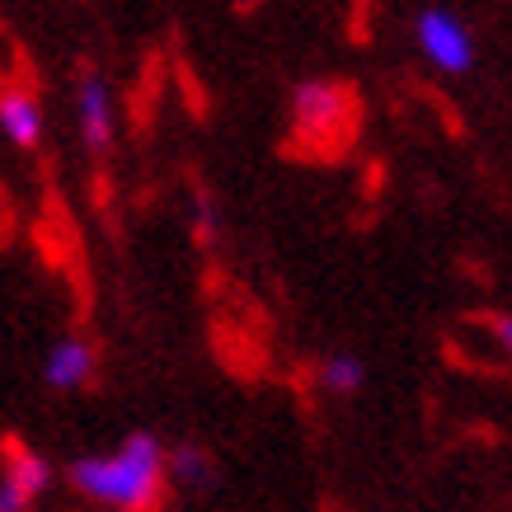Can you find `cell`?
Returning a JSON list of instances; mask_svg holds the SVG:
<instances>
[{"label": "cell", "mask_w": 512, "mask_h": 512, "mask_svg": "<svg viewBox=\"0 0 512 512\" xmlns=\"http://www.w3.org/2000/svg\"><path fill=\"white\" fill-rule=\"evenodd\" d=\"M71 484L113 512H156L165 494V451L151 433H132L109 456H80Z\"/></svg>", "instance_id": "obj_1"}, {"label": "cell", "mask_w": 512, "mask_h": 512, "mask_svg": "<svg viewBox=\"0 0 512 512\" xmlns=\"http://www.w3.org/2000/svg\"><path fill=\"white\" fill-rule=\"evenodd\" d=\"M357 123V99L339 80H306L292 94V137L306 151H343Z\"/></svg>", "instance_id": "obj_2"}, {"label": "cell", "mask_w": 512, "mask_h": 512, "mask_svg": "<svg viewBox=\"0 0 512 512\" xmlns=\"http://www.w3.org/2000/svg\"><path fill=\"white\" fill-rule=\"evenodd\" d=\"M414 38H419L423 57L451 76H466L470 66H475V38H470L466 19H456L451 10H423L419 24H414Z\"/></svg>", "instance_id": "obj_3"}, {"label": "cell", "mask_w": 512, "mask_h": 512, "mask_svg": "<svg viewBox=\"0 0 512 512\" xmlns=\"http://www.w3.org/2000/svg\"><path fill=\"white\" fill-rule=\"evenodd\" d=\"M52 484V466L38 451L10 442L5 447V470H0V512H29V503Z\"/></svg>", "instance_id": "obj_4"}, {"label": "cell", "mask_w": 512, "mask_h": 512, "mask_svg": "<svg viewBox=\"0 0 512 512\" xmlns=\"http://www.w3.org/2000/svg\"><path fill=\"white\" fill-rule=\"evenodd\" d=\"M76 113H80V137H85V146H90V151H109V141H113V94L94 71L90 76H80V85H76Z\"/></svg>", "instance_id": "obj_5"}, {"label": "cell", "mask_w": 512, "mask_h": 512, "mask_svg": "<svg viewBox=\"0 0 512 512\" xmlns=\"http://www.w3.org/2000/svg\"><path fill=\"white\" fill-rule=\"evenodd\" d=\"M47 386L52 390H80L85 381L94 376V348L85 339H62V343H52V353H47Z\"/></svg>", "instance_id": "obj_6"}, {"label": "cell", "mask_w": 512, "mask_h": 512, "mask_svg": "<svg viewBox=\"0 0 512 512\" xmlns=\"http://www.w3.org/2000/svg\"><path fill=\"white\" fill-rule=\"evenodd\" d=\"M0 127H5V137L15 146H38L43 141V109H38V99L29 90H19V85H5L0 90Z\"/></svg>", "instance_id": "obj_7"}, {"label": "cell", "mask_w": 512, "mask_h": 512, "mask_svg": "<svg viewBox=\"0 0 512 512\" xmlns=\"http://www.w3.org/2000/svg\"><path fill=\"white\" fill-rule=\"evenodd\" d=\"M165 475H174L179 484H207L212 480V461H207V451L198 447H179L174 456H165Z\"/></svg>", "instance_id": "obj_8"}, {"label": "cell", "mask_w": 512, "mask_h": 512, "mask_svg": "<svg viewBox=\"0 0 512 512\" xmlns=\"http://www.w3.org/2000/svg\"><path fill=\"white\" fill-rule=\"evenodd\" d=\"M362 376H367V367H362L357 357H329L325 367H320L325 390H339V395H353V390L362 386Z\"/></svg>", "instance_id": "obj_9"}, {"label": "cell", "mask_w": 512, "mask_h": 512, "mask_svg": "<svg viewBox=\"0 0 512 512\" xmlns=\"http://www.w3.org/2000/svg\"><path fill=\"white\" fill-rule=\"evenodd\" d=\"M198 240H202V245L212 240V202H207V198H198Z\"/></svg>", "instance_id": "obj_10"}, {"label": "cell", "mask_w": 512, "mask_h": 512, "mask_svg": "<svg viewBox=\"0 0 512 512\" xmlns=\"http://www.w3.org/2000/svg\"><path fill=\"white\" fill-rule=\"evenodd\" d=\"M494 339L508 348V357H512V315H494Z\"/></svg>", "instance_id": "obj_11"}]
</instances>
